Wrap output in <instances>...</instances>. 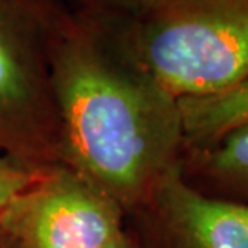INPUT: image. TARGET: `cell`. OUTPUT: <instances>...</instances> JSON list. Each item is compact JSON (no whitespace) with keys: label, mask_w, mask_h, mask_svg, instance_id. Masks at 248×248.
Returning <instances> with one entry per match:
<instances>
[{"label":"cell","mask_w":248,"mask_h":248,"mask_svg":"<svg viewBox=\"0 0 248 248\" xmlns=\"http://www.w3.org/2000/svg\"><path fill=\"white\" fill-rule=\"evenodd\" d=\"M51 80L61 163L117 200L126 216L138 212L181 162L178 99L94 12L66 16L53 46Z\"/></svg>","instance_id":"obj_1"},{"label":"cell","mask_w":248,"mask_h":248,"mask_svg":"<svg viewBox=\"0 0 248 248\" xmlns=\"http://www.w3.org/2000/svg\"><path fill=\"white\" fill-rule=\"evenodd\" d=\"M99 15L176 99L223 92L248 77V0H157L126 21Z\"/></svg>","instance_id":"obj_2"},{"label":"cell","mask_w":248,"mask_h":248,"mask_svg":"<svg viewBox=\"0 0 248 248\" xmlns=\"http://www.w3.org/2000/svg\"><path fill=\"white\" fill-rule=\"evenodd\" d=\"M67 15L56 0H0V155L34 171L61 163L51 56Z\"/></svg>","instance_id":"obj_3"},{"label":"cell","mask_w":248,"mask_h":248,"mask_svg":"<svg viewBox=\"0 0 248 248\" xmlns=\"http://www.w3.org/2000/svg\"><path fill=\"white\" fill-rule=\"evenodd\" d=\"M19 248H106L126 231L117 200L64 163L42 168L0 210Z\"/></svg>","instance_id":"obj_4"},{"label":"cell","mask_w":248,"mask_h":248,"mask_svg":"<svg viewBox=\"0 0 248 248\" xmlns=\"http://www.w3.org/2000/svg\"><path fill=\"white\" fill-rule=\"evenodd\" d=\"M140 212L149 215L165 248H248V205L203 194L183 175L181 162Z\"/></svg>","instance_id":"obj_5"},{"label":"cell","mask_w":248,"mask_h":248,"mask_svg":"<svg viewBox=\"0 0 248 248\" xmlns=\"http://www.w3.org/2000/svg\"><path fill=\"white\" fill-rule=\"evenodd\" d=\"M184 146L199 149L248 124V77L223 92L178 99Z\"/></svg>","instance_id":"obj_6"},{"label":"cell","mask_w":248,"mask_h":248,"mask_svg":"<svg viewBox=\"0 0 248 248\" xmlns=\"http://www.w3.org/2000/svg\"><path fill=\"white\" fill-rule=\"evenodd\" d=\"M191 151L197 170L248 192V124L212 144Z\"/></svg>","instance_id":"obj_7"},{"label":"cell","mask_w":248,"mask_h":248,"mask_svg":"<svg viewBox=\"0 0 248 248\" xmlns=\"http://www.w3.org/2000/svg\"><path fill=\"white\" fill-rule=\"evenodd\" d=\"M37 173L39 171L29 170L8 157L0 155V210L26 186H29Z\"/></svg>","instance_id":"obj_8"},{"label":"cell","mask_w":248,"mask_h":248,"mask_svg":"<svg viewBox=\"0 0 248 248\" xmlns=\"http://www.w3.org/2000/svg\"><path fill=\"white\" fill-rule=\"evenodd\" d=\"M106 248H144V247H142L140 242H138V239L131 235L130 231L126 229L124 234L119 237L117 240H114L112 244L108 245Z\"/></svg>","instance_id":"obj_9"},{"label":"cell","mask_w":248,"mask_h":248,"mask_svg":"<svg viewBox=\"0 0 248 248\" xmlns=\"http://www.w3.org/2000/svg\"><path fill=\"white\" fill-rule=\"evenodd\" d=\"M122 2H124V7L130 8L131 12H138V10L157 2V0H122Z\"/></svg>","instance_id":"obj_10"},{"label":"cell","mask_w":248,"mask_h":248,"mask_svg":"<svg viewBox=\"0 0 248 248\" xmlns=\"http://www.w3.org/2000/svg\"><path fill=\"white\" fill-rule=\"evenodd\" d=\"M0 248H19V245L0 228Z\"/></svg>","instance_id":"obj_11"}]
</instances>
